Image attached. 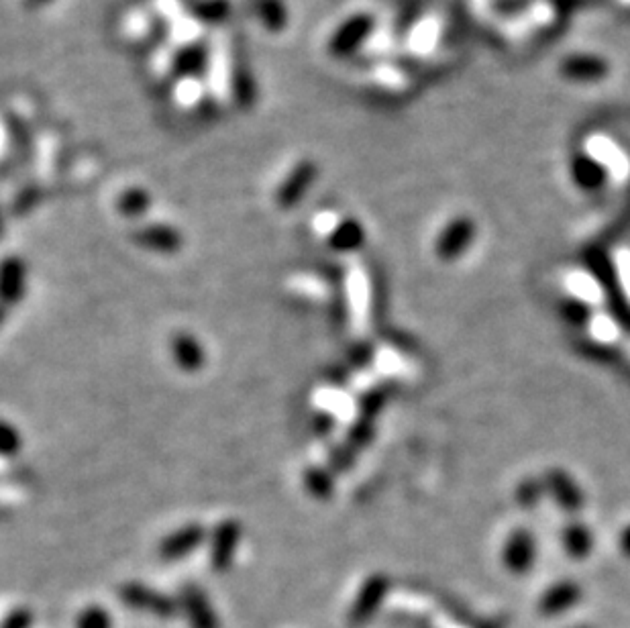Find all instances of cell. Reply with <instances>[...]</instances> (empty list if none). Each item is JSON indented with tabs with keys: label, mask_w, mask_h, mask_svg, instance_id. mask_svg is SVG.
I'll use <instances>...</instances> for the list:
<instances>
[{
	"label": "cell",
	"mask_w": 630,
	"mask_h": 628,
	"mask_svg": "<svg viewBox=\"0 0 630 628\" xmlns=\"http://www.w3.org/2000/svg\"><path fill=\"white\" fill-rule=\"evenodd\" d=\"M319 176V166L314 164L312 160H300L296 162L290 172L284 176V180L280 182L274 200L280 211H292L296 208L304 196L310 192V188L317 182Z\"/></svg>",
	"instance_id": "3"
},
{
	"label": "cell",
	"mask_w": 630,
	"mask_h": 628,
	"mask_svg": "<svg viewBox=\"0 0 630 628\" xmlns=\"http://www.w3.org/2000/svg\"><path fill=\"white\" fill-rule=\"evenodd\" d=\"M614 272L616 278L620 280V290L630 304V253L628 251H618L614 255Z\"/></svg>",
	"instance_id": "27"
},
{
	"label": "cell",
	"mask_w": 630,
	"mask_h": 628,
	"mask_svg": "<svg viewBox=\"0 0 630 628\" xmlns=\"http://www.w3.org/2000/svg\"><path fill=\"white\" fill-rule=\"evenodd\" d=\"M535 539L524 527H514V531L502 543V563L514 571L524 573L535 563Z\"/></svg>",
	"instance_id": "11"
},
{
	"label": "cell",
	"mask_w": 630,
	"mask_h": 628,
	"mask_svg": "<svg viewBox=\"0 0 630 628\" xmlns=\"http://www.w3.org/2000/svg\"><path fill=\"white\" fill-rule=\"evenodd\" d=\"M131 239L141 249L160 255H176L184 247L182 231L168 223L141 225L131 233Z\"/></svg>",
	"instance_id": "7"
},
{
	"label": "cell",
	"mask_w": 630,
	"mask_h": 628,
	"mask_svg": "<svg viewBox=\"0 0 630 628\" xmlns=\"http://www.w3.org/2000/svg\"><path fill=\"white\" fill-rule=\"evenodd\" d=\"M229 92L241 111H251L257 102V82L249 64L247 51L241 43H235L229 56Z\"/></svg>",
	"instance_id": "2"
},
{
	"label": "cell",
	"mask_w": 630,
	"mask_h": 628,
	"mask_svg": "<svg viewBox=\"0 0 630 628\" xmlns=\"http://www.w3.org/2000/svg\"><path fill=\"white\" fill-rule=\"evenodd\" d=\"M304 488L317 500H329L333 494V478L325 467H308L304 471Z\"/></svg>",
	"instance_id": "22"
},
{
	"label": "cell",
	"mask_w": 630,
	"mask_h": 628,
	"mask_svg": "<svg viewBox=\"0 0 630 628\" xmlns=\"http://www.w3.org/2000/svg\"><path fill=\"white\" fill-rule=\"evenodd\" d=\"M170 355L174 363L178 365V370H182L184 374H196L204 368V363H206V351L200 339L186 331H180L172 337Z\"/></svg>",
	"instance_id": "13"
},
{
	"label": "cell",
	"mask_w": 630,
	"mask_h": 628,
	"mask_svg": "<svg viewBox=\"0 0 630 628\" xmlns=\"http://www.w3.org/2000/svg\"><path fill=\"white\" fill-rule=\"evenodd\" d=\"M5 319H7V308H5L3 304H0V327H3Z\"/></svg>",
	"instance_id": "32"
},
{
	"label": "cell",
	"mask_w": 630,
	"mask_h": 628,
	"mask_svg": "<svg viewBox=\"0 0 630 628\" xmlns=\"http://www.w3.org/2000/svg\"><path fill=\"white\" fill-rule=\"evenodd\" d=\"M241 535H243V529L235 518H225L213 529V533H210V551H208V559H210V567H213V571L225 573L233 567Z\"/></svg>",
	"instance_id": "5"
},
{
	"label": "cell",
	"mask_w": 630,
	"mask_h": 628,
	"mask_svg": "<svg viewBox=\"0 0 630 628\" xmlns=\"http://www.w3.org/2000/svg\"><path fill=\"white\" fill-rule=\"evenodd\" d=\"M33 626V612L29 608H15L0 622V628H31Z\"/></svg>",
	"instance_id": "28"
},
{
	"label": "cell",
	"mask_w": 630,
	"mask_h": 628,
	"mask_svg": "<svg viewBox=\"0 0 630 628\" xmlns=\"http://www.w3.org/2000/svg\"><path fill=\"white\" fill-rule=\"evenodd\" d=\"M231 0H192L190 13L196 23L223 25L231 17Z\"/></svg>",
	"instance_id": "18"
},
{
	"label": "cell",
	"mask_w": 630,
	"mask_h": 628,
	"mask_svg": "<svg viewBox=\"0 0 630 628\" xmlns=\"http://www.w3.org/2000/svg\"><path fill=\"white\" fill-rule=\"evenodd\" d=\"M586 331H588V337L592 341H596L598 345H604V347H614L624 339V331H622L620 323L604 308L592 310L590 319L586 323Z\"/></svg>",
	"instance_id": "16"
},
{
	"label": "cell",
	"mask_w": 630,
	"mask_h": 628,
	"mask_svg": "<svg viewBox=\"0 0 630 628\" xmlns=\"http://www.w3.org/2000/svg\"><path fill=\"white\" fill-rule=\"evenodd\" d=\"M180 610L186 614L190 628H221V620L204 590L196 584H186L180 590Z\"/></svg>",
	"instance_id": "8"
},
{
	"label": "cell",
	"mask_w": 630,
	"mask_h": 628,
	"mask_svg": "<svg viewBox=\"0 0 630 628\" xmlns=\"http://www.w3.org/2000/svg\"><path fill=\"white\" fill-rule=\"evenodd\" d=\"M5 135H7V141H9L11 149L15 151V155H19L23 162H27L29 151H31V137H29V129H27L25 121L19 115L9 113L5 117Z\"/></svg>",
	"instance_id": "21"
},
{
	"label": "cell",
	"mask_w": 630,
	"mask_h": 628,
	"mask_svg": "<svg viewBox=\"0 0 630 628\" xmlns=\"http://www.w3.org/2000/svg\"><path fill=\"white\" fill-rule=\"evenodd\" d=\"M27 292V264L19 255L0 259V304L17 306Z\"/></svg>",
	"instance_id": "9"
},
{
	"label": "cell",
	"mask_w": 630,
	"mask_h": 628,
	"mask_svg": "<svg viewBox=\"0 0 630 628\" xmlns=\"http://www.w3.org/2000/svg\"><path fill=\"white\" fill-rule=\"evenodd\" d=\"M249 11L268 33H282L290 25V11L284 0H249Z\"/></svg>",
	"instance_id": "15"
},
{
	"label": "cell",
	"mask_w": 630,
	"mask_h": 628,
	"mask_svg": "<svg viewBox=\"0 0 630 628\" xmlns=\"http://www.w3.org/2000/svg\"><path fill=\"white\" fill-rule=\"evenodd\" d=\"M563 288L571 300L580 302L582 306L596 310V308H602L604 304V290L590 272L569 270L563 276Z\"/></svg>",
	"instance_id": "12"
},
{
	"label": "cell",
	"mask_w": 630,
	"mask_h": 628,
	"mask_svg": "<svg viewBox=\"0 0 630 628\" xmlns=\"http://www.w3.org/2000/svg\"><path fill=\"white\" fill-rule=\"evenodd\" d=\"M149 208H151V194L139 186L123 190L117 198V211L127 219H139L149 213Z\"/></svg>",
	"instance_id": "20"
},
{
	"label": "cell",
	"mask_w": 630,
	"mask_h": 628,
	"mask_svg": "<svg viewBox=\"0 0 630 628\" xmlns=\"http://www.w3.org/2000/svg\"><path fill=\"white\" fill-rule=\"evenodd\" d=\"M5 231H7V223H5V215L0 211V241L5 239Z\"/></svg>",
	"instance_id": "31"
},
{
	"label": "cell",
	"mask_w": 630,
	"mask_h": 628,
	"mask_svg": "<svg viewBox=\"0 0 630 628\" xmlns=\"http://www.w3.org/2000/svg\"><path fill=\"white\" fill-rule=\"evenodd\" d=\"M204 541H206V529L200 525V522H188V525L170 533L160 543V549H157V553H160V557L164 561H178V559L194 553L196 549H200Z\"/></svg>",
	"instance_id": "10"
},
{
	"label": "cell",
	"mask_w": 630,
	"mask_h": 628,
	"mask_svg": "<svg viewBox=\"0 0 630 628\" xmlns=\"http://www.w3.org/2000/svg\"><path fill=\"white\" fill-rule=\"evenodd\" d=\"M23 437L15 425L0 418V457H15L21 453Z\"/></svg>",
	"instance_id": "25"
},
{
	"label": "cell",
	"mask_w": 630,
	"mask_h": 628,
	"mask_svg": "<svg viewBox=\"0 0 630 628\" xmlns=\"http://www.w3.org/2000/svg\"><path fill=\"white\" fill-rule=\"evenodd\" d=\"M210 51L202 39H186L176 47L170 58V74L176 80H190L198 82L204 72L208 70Z\"/></svg>",
	"instance_id": "4"
},
{
	"label": "cell",
	"mask_w": 630,
	"mask_h": 628,
	"mask_svg": "<svg viewBox=\"0 0 630 628\" xmlns=\"http://www.w3.org/2000/svg\"><path fill=\"white\" fill-rule=\"evenodd\" d=\"M620 549L624 551V555L630 557V525H626L620 533Z\"/></svg>",
	"instance_id": "30"
},
{
	"label": "cell",
	"mask_w": 630,
	"mask_h": 628,
	"mask_svg": "<svg viewBox=\"0 0 630 628\" xmlns=\"http://www.w3.org/2000/svg\"><path fill=\"white\" fill-rule=\"evenodd\" d=\"M575 598H577V592L571 586H557L545 596L543 606L547 608V612L553 614V612H557V610H561L565 606H571Z\"/></svg>",
	"instance_id": "26"
},
{
	"label": "cell",
	"mask_w": 630,
	"mask_h": 628,
	"mask_svg": "<svg viewBox=\"0 0 630 628\" xmlns=\"http://www.w3.org/2000/svg\"><path fill=\"white\" fill-rule=\"evenodd\" d=\"M365 243V231L359 221L343 219L329 233V247L337 253H353Z\"/></svg>",
	"instance_id": "17"
},
{
	"label": "cell",
	"mask_w": 630,
	"mask_h": 628,
	"mask_svg": "<svg viewBox=\"0 0 630 628\" xmlns=\"http://www.w3.org/2000/svg\"><path fill=\"white\" fill-rule=\"evenodd\" d=\"M76 628H113V616L107 608L92 604L76 616Z\"/></svg>",
	"instance_id": "24"
},
{
	"label": "cell",
	"mask_w": 630,
	"mask_h": 628,
	"mask_svg": "<svg viewBox=\"0 0 630 628\" xmlns=\"http://www.w3.org/2000/svg\"><path fill=\"white\" fill-rule=\"evenodd\" d=\"M374 27V19L365 13H357L345 19L331 35L327 49L333 58H349L367 39Z\"/></svg>",
	"instance_id": "6"
},
{
	"label": "cell",
	"mask_w": 630,
	"mask_h": 628,
	"mask_svg": "<svg viewBox=\"0 0 630 628\" xmlns=\"http://www.w3.org/2000/svg\"><path fill=\"white\" fill-rule=\"evenodd\" d=\"M119 598L127 608H131L135 612L151 614L155 618L170 620L180 612V600L178 598L164 594V592L155 590L151 586L139 584V582L123 584L119 590Z\"/></svg>",
	"instance_id": "1"
},
{
	"label": "cell",
	"mask_w": 630,
	"mask_h": 628,
	"mask_svg": "<svg viewBox=\"0 0 630 628\" xmlns=\"http://www.w3.org/2000/svg\"><path fill=\"white\" fill-rule=\"evenodd\" d=\"M563 549L573 557H584L592 551V535L584 525H567L563 529Z\"/></svg>",
	"instance_id": "23"
},
{
	"label": "cell",
	"mask_w": 630,
	"mask_h": 628,
	"mask_svg": "<svg viewBox=\"0 0 630 628\" xmlns=\"http://www.w3.org/2000/svg\"><path fill=\"white\" fill-rule=\"evenodd\" d=\"M384 592H386V582L382 575H372V578L363 584V588L359 590V596L355 598L351 606V612H349L351 624H361L365 620H370L376 608L380 606Z\"/></svg>",
	"instance_id": "14"
},
{
	"label": "cell",
	"mask_w": 630,
	"mask_h": 628,
	"mask_svg": "<svg viewBox=\"0 0 630 628\" xmlns=\"http://www.w3.org/2000/svg\"><path fill=\"white\" fill-rule=\"evenodd\" d=\"M51 3H56V0H23V7L27 11H39V9H45Z\"/></svg>",
	"instance_id": "29"
},
{
	"label": "cell",
	"mask_w": 630,
	"mask_h": 628,
	"mask_svg": "<svg viewBox=\"0 0 630 628\" xmlns=\"http://www.w3.org/2000/svg\"><path fill=\"white\" fill-rule=\"evenodd\" d=\"M469 241H471V229H469V225L463 223V221H455V223H451V225L443 231V235L437 239L435 249H437V253H439L441 257L453 259V257H457L459 253H463V249L467 247Z\"/></svg>",
	"instance_id": "19"
}]
</instances>
